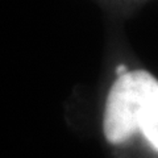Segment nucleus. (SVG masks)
Masks as SVG:
<instances>
[{"label": "nucleus", "instance_id": "nucleus-2", "mask_svg": "<svg viewBox=\"0 0 158 158\" xmlns=\"http://www.w3.org/2000/svg\"><path fill=\"white\" fill-rule=\"evenodd\" d=\"M141 100L137 112V127L158 152V81L141 70Z\"/></svg>", "mask_w": 158, "mask_h": 158}, {"label": "nucleus", "instance_id": "nucleus-1", "mask_svg": "<svg viewBox=\"0 0 158 158\" xmlns=\"http://www.w3.org/2000/svg\"><path fill=\"white\" fill-rule=\"evenodd\" d=\"M141 88V70H128L113 82L103 116V132L110 144H123L138 129L137 112Z\"/></svg>", "mask_w": 158, "mask_h": 158}]
</instances>
